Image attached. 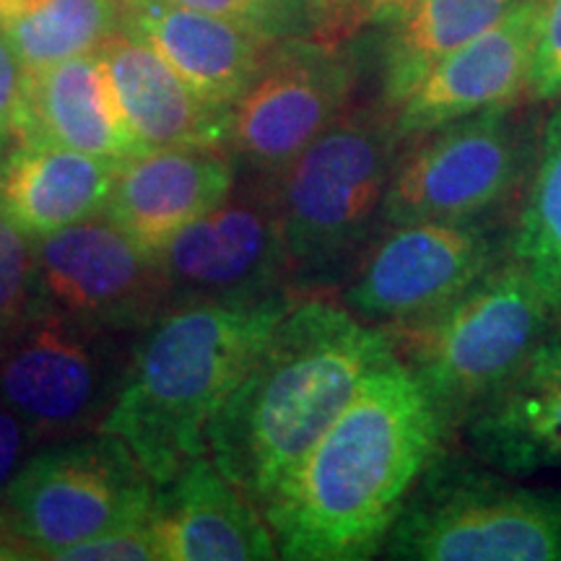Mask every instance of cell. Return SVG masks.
I'll return each instance as SVG.
<instances>
[{"mask_svg": "<svg viewBox=\"0 0 561 561\" xmlns=\"http://www.w3.org/2000/svg\"><path fill=\"white\" fill-rule=\"evenodd\" d=\"M359 60L341 39H284L234 104L229 151L250 178L276 180L348 112Z\"/></svg>", "mask_w": 561, "mask_h": 561, "instance_id": "30bf717a", "label": "cell"}, {"mask_svg": "<svg viewBox=\"0 0 561 561\" xmlns=\"http://www.w3.org/2000/svg\"><path fill=\"white\" fill-rule=\"evenodd\" d=\"M557 325L541 291L507 255L445 310L390 335L398 359L424 385L450 432L466 424Z\"/></svg>", "mask_w": 561, "mask_h": 561, "instance_id": "5b68a950", "label": "cell"}, {"mask_svg": "<svg viewBox=\"0 0 561 561\" xmlns=\"http://www.w3.org/2000/svg\"><path fill=\"white\" fill-rule=\"evenodd\" d=\"M58 561H153L161 559L157 533L149 520L104 533V536L89 538V541L73 543L55 553Z\"/></svg>", "mask_w": 561, "mask_h": 561, "instance_id": "484cf974", "label": "cell"}, {"mask_svg": "<svg viewBox=\"0 0 561 561\" xmlns=\"http://www.w3.org/2000/svg\"><path fill=\"white\" fill-rule=\"evenodd\" d=\"M462 426L473 453L510 479L561 471V322Z\"/></svg>", "mask_w": 561, "mask_h": 561, "instance_id": "d6986e66", "label": "cell"}, {"mask_svg": "<svg viewBox=\"0 0 561 561\" xmlns=\"http://www.w3.org/2000/svg\"><path fill=\"white\" fill-rule=\"evenodd\" d=\"M123 26L136 32L203 96L234 107L276 42L214 13L172 0H121Z\"/></svg>", "mask_w": 561, "mask_h": 561, "instance_id": "ffe728a7", "label": "cell"}, {"mask_svg": "<svg viewBox=\"0 0 561 561\" xmlns=\"http://www.w3.org/2000/svg\"><path fill=\"white\" fill-rule=\"evenodd\" d=\"M392 356L390 331L346 305H294L210 419V460L263 507Z\"/></svg>", "mask_w": 561, "mask_h": 561, "instance_id": "7a4b0ae2", "label": "cell"}, {"mask_svg": "<svg viewBox=\"0 0 561 561\" xmlns=\"http://www.w3.org/2000/svg\"><path fill=\"white\" fill-rule=\"evenodd\" d=\"M21 559H39L37 551L30 543L21 541L16 533L0 528V561H21Z\"/></svg>", "mask_w": 561, "mask_h": 561, "instance_id": "4dcf8cb0", "label": "cell"}, {"mask_svg": "<svg viewBox=\"0 0 561 561\" xmlns=\"http://www.w3.org/2000/svg\"><path fill=\"white\" fill-rule=\"evenodd\" d=\"M42 312L34 244L0 214V348Z\"/></svg>", "mask_w": 561, "mask_h": 561, "instance_id": "d4e9b609", "label": "cell"}, {"mask_svg": "<svg viewBox=\"0 0 561 561\" xmlns=\"http://www.w3.org/2000/svg\"><path fill=\"white\" fill-rule=\"evenodd\" d=\"M520 0H413L382 21L380 104L396 112L447 55L479 37Z\"/></svg>", "mask_w": 561, "mask_h": 561, "instance_id": "7402d4cb", "label": "cell"}, {"mask_svg": "<svg viewBox=\"0 0 561 561\" xmlns=\"http://www.w3.org/2000/svg\"><path fill=\"white\" fill-rule=\"evenodd\" d=\"M541 125L517 104L439 125L401 151L382 229L411 221L496 219L528 185Z\"/></svg>", "mask_w": 561, "mask_h": 561, "instance_id": "52a82bcc", "label": "cell"}, {"mask_svg": "<svg viewBox=\"0 0 561 561\" xmlns=\"http://www.w3.org/2000/svg\"><path fill=\"white\" fill-rule=\"evenodd\" d=\"M382 551L401 561H561V494L439 453Z\"/></svg>", "mask_w": 561, "mask_h": 561, "instance_id": "8992f818", "label": "cell"}, {"mask_svg": "<svg viewBox=\"0 0 561 561\" xmlns=\"http://www.w3.org/2000/svg\"><path fill=\"white\" fill-rule=\"evenodd\" d=\"M26 434H30V430L24 426V421L0 401V486L9 483L13 471H16L26 445Z\"/></svg>", "mask_w": 561, "mask_h": 561, "instance_id": "f546056e", "label": "cell"}, {"mask_svg": "<svg viewBox=\"0 0 561 561\" xmlns=\"http://www.w3.org/2000/svg\"><path fill=\"white\" fill-rule=\"evenodd\" d=\"M510 257L561 322V100L541 125L536 164L510 231Z\"/></svg>", "mask_w": 561, "mask_h": 561, "instance_id": "603a6c76", "label": "cell"}, {"mask_svg": "<svg viewBox=\"0 0 561 561\" xmlns=\"http://www.w3.org/2000/svg\"><path fill=\"white\" fill-rule=\"evenodd\" d=\"M96 53L146 149H229L234 107L203 96L144 37L121 26Z\"/></svg>", "mask_w": 561, "mask_h": 561, "instance_id": "e0dca14e", "label": "cell"}, {"mask_svg": "<svg viewBox=\"0 0 561 561\" xmlns=\"http://www.w3.org/2000/svg\"><path fill=\"white\" fill-rule=\"evenodd\" d=\"M117 333L42 312L0 348V401L30 437H70L107 416L128 362Z\"/></svg>", "mask_w": 561, "mask_h": 561, "instance_id": "8fae6325", "label": "cell"}, {"mask_svg": "<svg viewBox=\"0 0 561 561\" xmlns=\"http://www.w3.org/2000/svg\"><path fill=\"white\" fill-rule=\"evenodd\" d=\"M403 146L388 107L348 110L273 180L289 284L322 289L356 271Z\"/></svg>", "mask_w": 561, "mask_h": 561, "instance_id": "277c9868", "label": "cell"}, {"mask_svg": "<svg viewBox=\"0 0 561 561\" xmlns=\"http://www.w3.org/2000/svg\"><path fill=\"white\" fill-rule=\"evenodd\" d=\"M234 157L216 149H146L117 170L104 216L138 248L159 257L237 187Z\"/></svg>", "mask_w": 561, "mask_h": 561, "instance_id": "9a60e30c", "label": "cell"}, {"mask_svg": "<svg viewBox=\"0 0 561 561\" xmlns=\"http://www.w3.org/2000/svg\"><path fill=\"white\" fill-rule=\"evenodd\" d=\"M13 140L60 146L115 164L146 151L117 107L100 53L24 73Z\"/></svg>", "mask_w": 561, "mask_h": 561, "instance_id": "ac0fdd59", "label": "cell"}, {"mask_svg": "<svg viewBox=\"0 0 561 561\" xmlns=\"http://www.w3.org/2000/svg\"><path fill=\"white\" fill-rule=\"evenodd\" d=\"M507 255L510 231L494 219L392 224L348 276L343 305L388 331L416 325Z\"/></svg>", "mask_w": 561, "mask_h": 561, "instance_id": "9c48e42d", "label": "cell"}, {"mask_svg": "<svg viewBox=\"0 0 561 561\" xmlns=\"http://www.w3.org/2000/svg\"><path fill=\"white\" fill-rule=\"evenodd\" d=\"M157 483L121 437L66 439L26 460L5 483L3 523L53 559L68 546L149 520Z\"/></svg>", "mask_w": 561, "mask_h": 561, "instance_id": "ba28073f", "label": "cell"}, {"mask_svg": "<svg viewBox=\"0 0 561 561\" xmlns=\"http://www.w3.org/2000/svg\"><path fill=\"white\" fill-rule=\"evenodd\" d=\"M161 561L276 559L265 515L244 491L201 455L172 481L157 486L151 510Z\"/></svg>", "mask_w": 561, "mask_h": 561, "instance_id": "2e32d148", "label": "cell"}, {"mask_svg": "<svg viewBox=\"0 0 561 561\" xmlns=\"http://www.w3.org/2000/svg\"><path fill=\"white\" fill-rule=\"evenodd\" d=\"M533 100H561V0H549L530 76Z\"/></svg>", "mask_w": 561, "mask_h": 561, "instance_id": "4316f807", "label": "cell"}, {"mask_svg": "<svg viewBox=\"0 0 561 561\" xmlns=\"http://www.w3.org/2000/svg\"><path fill=\"white\" fill-rule=\"evenodd\" d=\"M447 434L430 392L398 354L380 364L263 504L278 557L364 561L382 551Z\"/></svg>", "mask_w": 561, "mask_h": 561, "instance_id": "6da1fadb", "label": "cell"}, {"mask_svg": "<svg viewBox=\"0 0 561 561\" xmlns=\"http://www.w3.org/2000/svg\"><path fill=\"white\" fill-rule=\"evenodd\" d=\"M121 164L42 144L0 153V214L30 240L73 227L107 208Z\"/></svg>", "mask_w": 561, "mask_h": 561, "instance_id": "44dd1931", "label": "cell"}, {"mask_svg": "<svg viewBox=\"0 0 561 561\" xmlns=\"http://www.w3.org/2000/svg\"><path fill=\"white\" fill-rule=\"evenodd\" d=\"M411 3L413 0H322L335 39H339V32L364 24V21L382 24V21L398 16Z\"/></svg>", "mask_w": 561, "mask_h": 561, "instance_id": "f1b7e54d", "label": "cell"}, {"mask_svg": "<svg viewBox=\"0 0 561 561\" xmlns=\"http://www.w3.org/2000/svg\"><path fill=\"white\" fill-rule=\"evenodd\" d=\"M289 294L257 301H182L144 328L102 432L115 434L157 486L208 450L214 413L286 312Z\"/></svg>", "mask_w": 561, "mask_h": 561, "instance_id": "3957f363", "label": "cell"}, {"mask_svg": "<svg viewBox=\"0 0 561 561\" xmlns=\"http://www.w3.org/2000/svg\"><path fill=\"white\" fill-rule=\"evenodd\" d=\"M170 307L182 301H257L280 294L286 252L276 182L250 178L159 252Z\"/></svg>", "mask_w": 561, "mask_h": 561, "instance_id": "4fadbf2b", "label": "cell"}, {"mask_svg": "<svg viewBox=\"0 0 561 561\" xmlns=\"http://www.w3.org/2000/svg\"><path fill=\"white\" fill-rule=\"evenodd\" d=\"M549 0H520L479 37L447 55L392 112L403 140L530 94L533 62Z\"/></svg>", "mask_w": 561, "mask_h": 561, "instance_id": "5bb4252c", "label": "cell"}, {"mask_svg": "<svg viewBox=\"0 0 561 561\" xmlns=\"http://www.w3.org/2000/svg\"><path fill=\"white\" fill-rule=\"evenodd\" d=\"M0 528H5V523H3V510H0Z\"/></svg>", "mask_w": 561, "mask_h": 561, "instance_id": "1f68e13d", "label": "cell"}, {"mask_svg": "<svg viewBox=\"0 0 561 561\" xmlns=\"http://www.w3.org/2000/svg\"><path fill=\"white\" fill-rule=\"evenodd\" d=\"M263 34L271 42L335 39L322 0H172Z\"/></svg>", "mask_w": 561, "mask_h": 561, "instance_id": "cb8c5ba5", "label": "cell"}, {"mask_svg": "<svg viewBox=\"0 0 561 561\" xmlns=\"http://www.w3.org/2000/svg\"><path fill=\"white\" fill-rule=\"evenodd\" d=\"M32 244L47 312L91 331L123 335L144 331L170 310L159 257L138 248L104 214Z\"/></svg>", "mask_w": 561, "mask_h": 561, "instance_id": "7c38bea8", "label": "cell"}, {"mask_svg": "<svg viewBox=\"0 0 561 561\" xmlns=\"http://www.w3.org/2000/svg\"><path fill=\"white\" fill-rule=\"evenodd\" d=\"M21 83H24V68H21L19 55L13 53L9 37L0 30V153L13 144Z\"/></svg>", "mask_w": 561, "mask_h": 561, "instance_id": "83f0119b", "label": "cell"}]
</instances>
